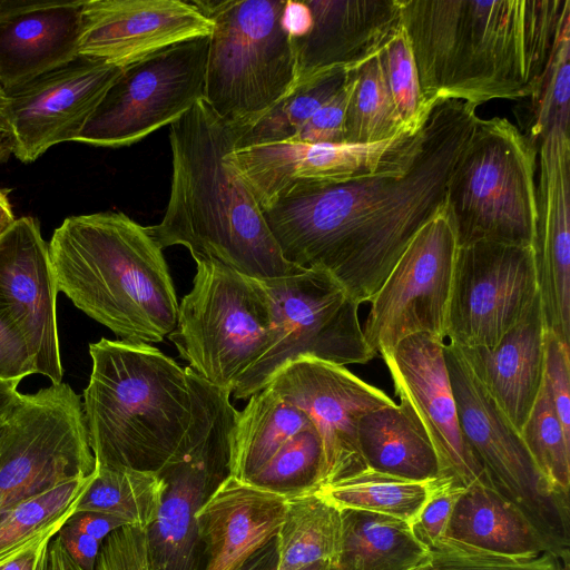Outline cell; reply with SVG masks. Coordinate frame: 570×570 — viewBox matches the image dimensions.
<instances>
[{"instance_id":"6da1fadb","label":"cell","mask_w":570,"mask_h":570,"mask_svg":"<svg viewBox=\"0 0 570 570\" xmlns=\"http://www.w3.org/2000/svg\"><path fill=\"white\" fill-rule=\"evenodd\" d=\"M476 107L439 101L402 175L295 187L262 208L288 263L328 273L360 305L371 302L415 234L445 205Z\"/></svg>"},{"instance_id":"7a4b0ae2","label":"cell","mask_w":570,"mask_h":570,"mask_svg":"<svg viewBox=\"0 0 570 570\" xmlns=\"http://www.w3.org/2000/svg\"><path fill=\"white\" fill-rule=\"evenodd\" d=\"M570 0H401L426 102L534 98Z\"/></svg>"},{"instance_id":"3957f363","label":"cell","mask_w":570,"mask_h":570,"mask_svg":"<svg viewBox=\"0 0 570 570\" xmlns=\"http://www.w3.org/2000/svg\"><path fill=\"white\" fill-rule=\"evenodd\" d=\"M238 135L203 98L169 125L170 193L163 219L148 230L161 249L183 245L196 262H217L256 279L298 274L305 269L284 259L229 160Z\"/></svg>"},{"instance_id":"277c9868","label":"cell","mask_w":570,"mask_h":570,"mask_svg":"<svg viewBox=\"0 0 570 570\" xmlns=\"http://www.w3.org/2000/svg\"><path fill=\"white\" fill-rule=\"evenodd\" d=\"M48 245L58 292L121 341L157 343L174 331L175 286L147 226L121 212L75 215Z\"/></svg>"},{"instance_id":"5b68a950","label":"cell","mask_w":570,"mask_h":570,"mask_svg":"<svg viewBox=\"0 0 570 570\" xmlns=\"http://www.w3.org/2000/svg\"><path fill=\"white\" fill-rule=\"evenodd\" d=\"M89 354L82 409L96 464L159 473L191 421L185 368L147 343L101 338Z\"/></svg>"},{"instance_id":"8992f818","label":"cell","mask_w":570,"mask_h":570,"mask_svg":"<svg viewBox=\"0 0 570 570\" xmlns=\"http://www.w3.org/2000/svg\"><path fill=\"white\" fill-rule=\"evenodd\" d=\"M191 1L214 24L203 99L226 122L247 128L297 83L286 0Z\"/></svg>"},{"instance_id":"52a82bcc","label":"cell","mask_w":570,"mask_h":570,"mask_svg":"<svg viewBox=\"0 0 570 570\" xmlns=\"http://www.w3.org/2000/svg\"><path fill=\"white\" fill-rule=\"evenodd\" d=\"M537 147L507 118H479L446 190L459 247L532 246L538 223Z\"/></svg>"},{"instance_id":"ba28073f","label":"cell","mask_w":570,"mask_h":570,"mask_svg":"<svg viewBox=\"0 0 570 570\" xmlns=\"http://www.w3.org/2000/svg\"><path fill=\"white\" fill-rule=\"evenodd\" d=\"M196 265L168 337L196 374L232 394L276 341L274 304L261 279L213 261Z\"/></svg>"},{"instance_id":"9c48e42d","label":"cell","mask_w":570,"mask_h":570,"mask_svg":"<svg viewBox=\"0 0 570 570\" xmlns=\"http://www.w3.org/2000/svg\"><path fill=\"white\" fill-rule=\"evenodd\" d=\"M444 356L462 434L490 487L523 513L548 553L569 566V493L554 489L541 474L462 350L448 343Z\"/></svg>"},{"instance_id":"30bf717a","label":"cell","mask_w":570,"mask_h":570,"mask_svg":"<svg viewBox=\"0 0 570 570\" xmlns=\"http://www.w3.org/2000/svg\"><path fill=\"white\" fill-rule=\"evenodd\" d=\"M262 282L274 304L277 336L234 386L236 400L249 399L299 357L345 366L365 364L376 356L360 324V304L328 273L309 268Z\"/></svg>"},{"instance_id":"8fae6325","label":"cell","mask_w":570,"mask_h":570,"mask_svg":"<svg viewBox=\"0 0 570 570\" xmlns=\"http://www.w3.org/2000/svg\"><path fill=\"white\" fill-rule=\"evenodd\" d=\"M95 465L82 403L67 383L21 394L0 450V512Z\"/></svg>"},{"instance_id":"7c38bea8","label":"cell","mask_w":570,"mask_h":570,"mask_svg":"<svg viewBox=\"0 0 570 570\" xmlns=\"http://www.w3.org/2000/svg\"><path fill=\"white\" fill-rule=\"evenodd\" d=\"M209 36L122 67L75 142L131 146L183 117L204 95Z\"/></svg>"},{"instance_id":"4fadbf2b","label":"cell","mask_w":570,"mask_h":570,"mask_svg":"<svg viewBox=\"0 0 570 570\" xmlns=\"http://www.w3.org/2000/svg\"><path fill=\"white\" fill-rule=\"evenodd\" d=\"M459 244L445 205L415 234L371 299L363 334L377 355L407 336L446 338Z\"/></svg>"},{"instance_id":"5bb4252c","label":"cell","mask_w":570,"mask_h":570,"mask_svg":"<svg viewBox=\"0 0 570 570\" xmlns=\"http://www.w3.org/2000/svg\"><path fill=\"white\" fill-rule=\"evenodd\" d=\"M425 125V124H424ZM424 126L373 144L276 141L235 148L229 160L261 208L299 186H322L404 174L420 149Z\"/></svg>"},{"instance_id":"9a60e30c","label":"cell","mask_w":570,"mask_h":570,"mask_svg":"<svg viewBox=\"0 0 570 570\" xmlns=\"http://www.w3.org/2000/svg\"><path fill=\"white\" fill-rule=\"evenodd\" d=\"M539 296L532 246L479 242L459 247L446 337L460 347H492Z\"/></svg>"},{"instance_id":"2e32d148","label":"cell","mask_w":570,"mask_h":570,"mask_svg":"<svg viewBox=\"0 0 570 570\" xmlns=\"http://www.w3.org/2000/svg\"><path fill=\"white\" fill-rule=\"evenodd\" d=\"M266 386L299 407L316 429L323 449L318 488L368 470L357 426L365 414L395 403L386 393L343 365L313 357L286 364Z\"/></svg>"},{"instance_id":"e0dca14e","label":"cell","mask_w":570,"mask_h":570,"mask_svg":"<svg viewBox=\"0 0 570 570\" xmlns=\"http://www.w3.org/2000/svg\"><path fill=\"white\" fill-rule=\"evenodd\" d=\"M121 69L79 57L3 90L0 120L14 138L13 155L32 163L52 146L76 141Z\"/></svg>"},{"instance_id":"ac0fdd59","label":"cell","mask_w":570,"mask_h":570,"mask_svg":"<svg viewBox=\"0 0 570 570\" xmlns=\"http://www.w3.org/2000/svg\"><path fill=\"white\" fill-rule=\"evenodd\" d=\"M57 286L49 245L33 217H20L0 236V311L22 337L35 373L62 382Z\"/></svg>"},{"instance_id":"d6986e66","label":"cell","mask_w":570,"mask_h":570,"mask_svg":"<svg viewBox=\"0 0 570 570\" xmlns=\"http://www.w3.org/2000/svg\"><path fill=\"white\" fill-rule=\"evenodd\" d=\"M444 341L420 333L405 337L382 354L395 394L422 423L435 450L440 478L465 488L489 484L460 428L444 356Z\"/></svg>"},{"instance_id":"ffe728a7","label":"cell","mask_w":570,"mask_h":570,"mask_svg":"<svg viewBox=\"0 0 570 570\" xmlns=\"http://www.w3.org/2000/svg\"><path fill=\"white\" fill-rule=\"evenodd\" d=\"M213 27L191 0H83L79 56L122 68Z\"/></svg>"},{"instance_id":"44dd1931","label":"cell","mask_w":570,"mask_h":570,"mask_svg":"<svg viewBox=\"0 0 570 570\" xmlns=\"http://www.w3.org/2000/svg\"><path fill=\"white\" fill-rule=\"evenodd\" d=\"M305 2L312 14L311 28L291 39L297 83L324 71L358 68L402 27L401 0Z\"/></svg>"},{"instance_id":"7402d4cb","label":"cell","mask_w":570,"mask_h":570,"mask_svg":"<svg viewBox=\"0 0 570 570\" xmlns=\"http://www.w3.org/2000/svg\"><path fill=\"white\" fill-rule=\"evenodd\" d=\"M287 499L230 474L222 479L195 513L204 570H240L276 538Z\"/></svg>"},{"instance_id":"603a6c76","label":"cell","mask_w":570,"mask_h":570,"mask_svg":"<svg viewBox=\"0 0 570 570\" xmlns=\"http://www.w3.org/2000/svg\"><path fill=\"white\" fill-rule=\"evenodd\" d=\"M83 0H0V86L26 83L79 58Z\"/></svg>"},{"instance_id":"cb8c5ba5","label":"cell","mask_w":570,"mask_h":570,"mask_svg":"<svg viewBox=\"0 0 570 570\" xmlns=\"http://www.w3.org/2000/svg\"><path fill=\"white\" fill-rule=\"evenodd\" d=\"M546 326L538 296L527 315L492 347H460L500 410L520 433L544 372Z\"/></svg>"},{"instance_id":"d4e9b609","label":"cell","mask_w":570,"mask_h":570,"mask_svg":"<svg viewBox=\"0 0 570 570\" xmlns=\"http://www.w3.org/2000/svg\"><path fill=\"white\" fill-rule=\"evenodd\" d=\"M439 546L515 559L548 552L523 513L482 482L463 489Z\"/></svg>"},{"instance_id":"484cf974","label":"cell","mask_w":570,"mask_h":570,"mask_svg":"<svg viewBox=\"0 0 570 570\" xmlns=\"http://www.w3.org/2000/svg\"><path fill=\"white\" fill-rule=\"evenodd\" d=\"M361 455L368 470L419 482L440 478V464L419 417L403 400L372 411L357 426Z\"/></svg>"},{"instance_id":"4316f807","label":"cell","mask_w":570,"mask_h":570,"mask_svg":"<svg viewBox=\"0 0 570 570\" xmlns=\"http://www.w3.org/2000/svg\"><path fill=\"white\" fill-rule=\"evenodd\" d=\"M342 539L331 570H421L430 550L406 521L375 512L341 509Z\"/></svg>"},{"instance_id":"83f0119b","label":"cell","mask_w":570,"mask_h":570,"mask_svg":"<svg viewBox=\"0 0 570 570\" xmlns=\"http://www.w3.org/2000/svg\"><path fill=\"white\" fill-rule=\"evenodd\" d=\"M308 416L269 387L254 393L237 412L230 434L229 474L248 480L301 431Z\"/></svg>"},{"instance_id":"f1b7e54d","label":"cell","mask_w":570,"mask_h":570,"mask_svg":"<svg viewBox=\"0 0 570 570\" xmlns=\"http://www.w3.org/2000/svg\"><path fill=\"white\" fill-rule=\"evenodd\" d=\"M342 539L341 509L315 491L289 494L276 540L275 570H299L315 562L331 566Z\"/></svg>"},{"instance_id":"f546056e","label":"cell","mask_w":570,"mask_h":570,"mask_svg":"<svg viewBox=\"0 0 570 570\" xmlns=\"http://www.w3.org/2000/svg\"><path fill=\"white\" fill-rule=\"evenodd\" d=\"M92 472L56 484L1 511L0 564L33 543L53 538L76 513Z\"/></svg>"},{"instance_id":"4dcf8cb0","label":"cell","mask_w":570,"mask_h":570,"mask_svg":"<svg viewBox=\"0 0 570 570\" xmlns=\"http://www.w3.org/2000/svg\"><path fill=\"white\" fill-rule=\"evenodd\" d=\"M166 490L167 482L157 472L96 464L76 513H106L148 529L159 513Z\"/></svg>"},{"instance_id":"1f68e13d","label":"cell","mask_w":570,"mask_h":570,"mask_svg":"<svg viewBox=\"0 0 570 570\" xmlns=\"http://www.w3.org/2000/svg\"><path fill=\"white\" fill-rule=\"evenodd\" d=\"M432 481L419 482L366 470L315 492L338 509H355L410 523L423 507Z\"/></svg>"},{"instance_id":"d6a6232c","label":"cell","mask_w":570,"mask_h":570,"mask_svg":"<svg viewBox=\"0 0 570 570\" xmlns=\"http://www.w3.org/2000/svg\"><path fill=\"white\" fill-rule=\"evenodd\" d=\"M354 71L344 119V144H373L402 132H416L410 131L397 114L377 55Z\"/></svg>"},{"instance_id":"836d02e7","label":"cell","mask_w":570,"mask_h":570,"mask_svg":"<svg viewBox=\"0 0 570 570\" xmlns=\"http://www.w3.org/2000/svg\"><path fill=\"white\" fill-rule=\"evenodd\" d=\"M346 70H328L297 83L267 114L239 129L236 148L289 140L344 85Z\"/></svg>"},{"instance_id":"e575fe53","label":"cell","mask_w":570,"mask_h":570,"mask_svg":"<svg viewBox=\"0 0 570 570\" xmlns=\"http://www.w3.org/2000/svg\"><path fill=\"white\" fill-rule=\"evenodd\" d=\"M521 439L544 479L557 490H570V440L562 430L544 380Z\"/></svg>"},{"instance_id":"d590c367","label":"cell","mask_w":570,"mask_h":570,"mask_svg":"<svg viewBox=\"0 0 570 570\" xmlns=\"http://www.w3.org/2000/svg\"><path fill=\"white\" fill-rule=\"evenodd\" d=\"M322 464V442L313 425L301 431L285 443L247 481L287 495L315 491L320 487Z\"/></svg>"},{"instance_id":"8d00e7d4","label":"cell","mask_w":570,"mask_h":570,"mask_svg":"<svg viewBox=\"0 0 570 570\" xmlns=\"http://www.w3.org/2000/svg\"><path fill=\"white\" fill-rule=\"evenodd\" d=\"M392 100L404 126L419 131L434 106L423 98L413 52L401 27L377 53Z\"/></svg>"},{"instance_id":"74e56055","label":"cell","mask_w":570,"mask_h":570,"mask_svg":"<svg viewBox=\"0 0 570 570\" xmlns=\"http://www.w3.org/2000/svg\"><path fill=\"white\" fill-rule=\"evenodd\" d=\"M421 570H569V567L548 552L515 559L439 546L430 550V559Z\"/></svg>"},{"instance_id":"f35d334b","label":"cell","mask_w":570,"mask_h":570,"mask_svg":"<svg viewBox=\"0 0 570 570\" xmlns=\"http://www.w3.org/2000/svg\"><path fill=\"white\" fill-rule=\"evenodd\" d=\"M463 489L448 479L432 481L428 499L409 523L413 535L429 550L435 548L441 540Z\"/></svg>"},{"instance_id":"ab89813d","label":"cell","mask_w":570,"mask_h":570,"mask_svg":"<svg viewBox=\"0 0 570 570\" xmlns=\"http://www.w3.org/2000/svg\"><path fill=\"white\" fill-rule=\"evenodd\" d=\"M354 81L355 71H347L342 88L289 140L309 144H344V119Z\"/></svg>"},{"instance_id":"60d3db41","label":"cell","mask_w":570,"mask_h":570,"mask_svg":"<svg viewBox=\"0 0 570 570\" xmlns=\"http://www.w3.org/2000/svg\"><path fill=\"white\" fill-rule=\"evenodd\" d=\"M96 570H151L147 529L122 527L102 542Z\"/></svg>"},{"instance_id":"b9f144b4","label":"cell","mask_w":570,"mask_h":570,"mask_svg":"<svg viewBox=\"0 0 570 570\" xmlns=\"http://www.w3.org/2000/svg\"><path fill=\"white\" fill-rule=\"evenodd\" d=\"M543 380L564 435L570 440V346L547 332Z\"/></svg>"},{"instance_id":"7bdbcfd3","label":"cell","mask_w":570,"mask_h":570,"mask_svg":"<svg viewBox=\"0 0 570 570\" xmlns=\"http://www.w3.org/2000/svg\"><path fill=\"white\" fill-rule=\"evenodd\" d=\"M33 373L22 337L0 311V381L20 382Z\"/></svg>"},{"instance_id":"ee69618b","label":"cell","mask_w":570,"mask_h":570,"mask_svg":"<svg viewBox=\"0 0 570 570\" xmlns=\"http://www.w3.org/2000/svg\"><path fill=\"white\" fill-rule=\"evenodd\" d=\"M63 548L82 570H96L101 542L66 522L57 533Z\"/></svg>"},{"instance_id":"f6af8a7d","label":"cell","mask_w":570,"mask_h":570,"mask_svg":"<svg viewBox=\"0 0 570 570\" xmlns=\"http://www.w3.org/2000/svg\"><path fill=\"white\" fill-rule=\"evenodd\" d=\"M67 522L101 543L114 531L129 525L115 515L99 512H78L72 514Z\"/></svg>"},{"instance_id":"bcb514c9","label":"cell","mask_w":570,"mask_h":570,"mask_svg":"<svg viewBox=\"0 0 570 570\" xmlns=\"http://www.w3.org/2000/svg\"><path fill=\"white\" fill-rule=\"evenodd\" d=\"M283 24L291 39L304 36L312 24V14L305 2L286 0L283 12Z\"/></svg>"},{"instance_id":"7dc6e473","label":"cell","mask_w":570,"mask_h":570,"mask_svg":"<svg viewBox=\"0 0 570 570\" xmlns=\"http://www.w3.org/2000/svg\"><path fill=\"white\" fill-rule=\"evenodd\" d=\"M36 570H82L68 554L56 534L43 549Z\"/></svg>"},{"instance_id":"c3c4849f","label":"cell","mask_w":570,"mask_h":570,"mask_svg":"<svg viewBox=\"0 0 570 570\" xmlns=\"http://www.w3.org/2000/svg\"><path fill=\"white\" fill-rule=\"evenodd\" d=\"M52 538L33 543L9 561L0 564V570H36L38 560Z\"/></svg>"},{"instance_id":"681fc988","label":"cell","mask_w":570,"mask_h":570,"mask_svg":"<svg viewBox=\"0 0 570 570\" xmlns=\"http://www.w3.org/2000/svg\"><path fill=\"white\" fill-rule=\"evenodd\" d=\"M277 561L276 540L259 550L240 570H275Z\"/></svg>"},{"instance_id":"f907efd6","label":"cell","mask_w":570,"mask_h":570,"mask_svg":"<svg viewBox=\"0 0 570 570\" xmlns=\"http://www.w3.org/2000/svg\"><path fill=\"white\" fill-rule=\"evenodd\" d=\"M20 382L0 381V420L4 419L19 401L21 394L17 387Z\"/></svg>"},{"instance_id":"816d5d0a","label":"cell","mask_w":570,"mask_h":570,"mask_svg":"<svg viewBox=\"0 0 570 570\" xmlns=\"http://www.w3.org/2000/svg\"><path fill=\"white\" fill-rule=\"evenodd\" d=\"M14 151V138L10 129L0 120V164Z\"/></svg>"},{"instance_id":"f5cc1de1","label":"cell","mask_w":570,"mask_h":570,"mask_svg":"<svg viewBox=\"0 0 570 570\" xmlns=\"http://www.w3.org/2000/svg\"><path fill=\"white\" fill-rule=\"evenodd\" d=\"M16 218L7 193L0 189V236L14 223Z\"/></svg>"},{"instance_id":"db71d44e","label":"cell","mask_w":570,"mask_h":570,"mask_svg":"<svg viewBox=\"0 0 570 570\" xmlns=\"http://www.w3.org/2000/svg\"><path fill=\"white\" fill-rule=\"evenodd\" d=\"M299 570H331L330 564L325 562H315Z\"/></svg>"},{"instance_id":"11a10c76","label":"cell","mask_w":570,"mask_h":570,"mask_svg":"<svg viewBox=\"0 0 570 570\" xmlns=\"http://www.w3.org/2000/svg\"><path fill=\"white\" fill-rule=\"evenodd\" d=\"M7 416L4 419L0 420V450L3 444L6 432H7Z\"/></svg>"},{"instance_id":"9f6ffc18","label":"cell","mask_w":570,"mask_h":570,"mask_svg":"<svg viewBox=\"0 0 570 570\" xmlns=\"http://www.w3.org/2000/svg\"><path fill=\"white\" fill-rule=\"evenodd\" d=\"M3 89L1 88L0 86V112H1V104H2V98H3Z\"/></svg>"}]
</instances>
